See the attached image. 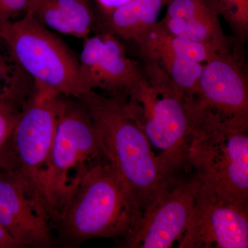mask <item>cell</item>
Segmentation results:
<instances>
[{
    "label": "cell",
    "mask_w": 248,
    "mask_h": 248,
    "mask_svg": "<svg viewBox=\"0 0 248 248\" xmlns=\"http://www.w3.org/2000/svg\"><path fill=\"white\" fill-rule=\"evenodd\" d=\"M133 42L138 45L141 55L152 53H169L203 64L221 53L208 46L171 33L161 22L148 28Z\"/></svg>",
    "instance_id": "5bb4252c"
},
{
    "label": "cell",
    "mask_w": 248,
    "mask_h": 248,
    "mask_svg": "<svg viewBox=\"0 0 248 248\" xmlns=\"http://www.w3.org/2000/svg\"><path fill=\"white\" fill-rule=\"evenodd\" d=\"M20 248V244L0 225V248Z\"/></svg>",
    "instance_id": "603a6c76"
},
{
    "label": "cell",
    "mask_w": 248,
    "mask_h": 248,
    "mask_svg": "<svg viewBox=\"0 0 248 248\" xmlns=\"http://www.w3.org/2000/svg\"><path fill=\"white\" fill-rule=\"evenodd\" d=\"M34 89L33 81L23 71L6 42L0 37V100L24 104Z\"/></svg>",
    "instance_id": "2e32d148"
},
{
    "label": "cell",
    "mask_w": 248,
    "mask_h": 248,
    "mask_svg": "<svg viewBox=\"0 0 248 248\" xmlns=\"http://www.w3.org/2000/svg\"><path fill=\"white\" fill-rule=\"evenodd\" d=\"M132 0H95L103 15L110 14Z\"/></svg>",
    "instance_id": "7402d4cb"
},
{
    "label": "cell",
    "mask_w": 248,
    "mask_h": 248,
    "mask_svg": "<svg viewBox=\"0 0 248 248\" xmlns=\"http://www.w3.org/2000/svg\"><path fill=\"white\" fill-rule=\"evenodd\" d=\"M143 211L120 174L107 159L83 177L55 218L52 228L66 246L96 238L131 234Z\"/></svg>",
    "instance_id": "7a4b0ae2"
},
{
    "label": "cell",
    "mask_w": 248,
    "mask_h": 248,
    "mask_svg": "<svg viewBox=\"0 0 248 248\" xmlns=\"http://www.w3.org/2000/svg\"><path fill=\"white\" fill-rule=\"evenodd\" d=\"M20 104L0 100V149L9 139L20 115Z\"/></svg>",
    "instance_id": "ffe728a7"
},
{
    "label": "cell",
    "mask_w": 248,
    "mask_h": 248,
    "mask_svg": "<svg viewBox=\"0 0 248 248\" xmlns=\"http://www.w3.org/2000/svg\"><path fill=\"white\" fill-rule=\"evenodd\" d=\"M35 0H0V22L14 21L27 14Z\"/></svg>",
    "instance_id": "44dd1931"
},
{
    "label": "cell",
    "mask_w": 248,
    "mask_h": 248,
    "mask_svg": "<svg viewBox=\"0 0 248 248\" xmlns=\"http://www.w3.org/2000/svg\"><path fill=\"white\" fill-rule=\"evenodd\" d=\"M216 1L220 16L224 18L240 40H246L248 33V0Z\"/></svg>",
    "instance_id": "d6986e66"
},
{
    "label": "cell",
    "mask_w": 248,
    "mask_h": 248,
    "mask_svg": "<svg viewBox=\"0 0 248 248\" xmlns=\"http://www.w3.org/2000/svg\"><path fill=\"white\" fill-rule=\"evenodd\" d=\"M195 124L248 130V82L234 50L218 54L204 64L192 102Z\"/></svg>",
    "instance_id": "ba28073f"
},
{
    "label": "cell",
    "mask_w": 248,
    "mask_h": 248,
    "mask_svg": "<svg viewBox=\"0 0 248 248\" xmlns=\"http://www.w3.org/2000/svg\"><path fill=\"white\" fill-rule=\"evenodd\" d=\"M29 11L37 22L49 30L73 36L71 26L55 0H35Z\"/></svg>",
    "instance_id": "ac0fdd59"
},
{
    "label": "cell",
    "mask_w": 248,
    "mask_h": 248,
    "mask_svg": "<svg viewBox=\"0 0 248 248\" xmlns=\"http://www.w3.org/2000/svg\"><path fill=\"white\" fill-rule=\"evenodd\" d=\"M0 225L22 248H47L55 243L53 228L22 186L0 171Z\"/></svg>",
    "instance_id": "8fae6325"
},
{
    "label": "cell",
    "mask_w": 248,
    "mask_h": 248,
    "mask_svg": "<svg viewBox=\"0 0 248 248\" xmlns=\"http://www.w3.org/2000/svg\"><path fill=\"white\" fill-rule=\"evenodd\" d=\"M179 248H248V203L218 197L200 185Z\"/></svg>",
    "instance_id": "30bf717a"
},
{
    "label": "cell",
    "mask_w": 248,
    "mask_h": 248,
    "mask_svg": "<svg viewBox=\"0 0 248 248\" xmlns=\"http://www.w3.org/2000/svg\"><path fill=\"white\" fill-rule=\"evenodd\" d=\"M60 94L35 86L12 133L0 149V171L17 181L48 220L45 182L53 145Z\"/></svg>",
    "instance_id": "277c9868"
},
{
    "label": "cell",
    "mask_w": 248,
    "mask_h": 248,
    "mask_svg": "<svg viewBox=\"0 0 248 248\" xmlns=\"http://www.w3.org/2000/svg\"><path fill=\"white\" fill-rule=\"evenodd\" d=\"M79 99L97 129L108 161L143 213L177 176L171 177L165 170L125 97L91 91Z\"/></svg>",
    "instance_id": "6da1fadb"
},
{
    "label": "cell",
    "mask_w": 248,
    "mask_h": 248,
    "mask_svg": "<svg viewBox=\"0 0 248 248\" xmlns=\"http://www.w3.org/2000/svg\"><path fill=\"white\" fill-rule=\"evenodd\" d=\"M0 37L35 86L77 99L89 92L80 79L78 58L29 10L16 20L0 22Z\"/></svg>",
    "instance_id": "8992f818"
},
{
    "label": "cell",
    "mask_w": 248,
    "mask_h": 248,
    "mask_svg": "<svg viewBox=\"0 0 248 248\" xmlns=\"http://www.w3.org/2000/svg\"><path fill=\"white\" fill-rule=\"evenodd\" d=\"M144 79V73L128 58L120 38L108 31L102 32L91 90L102 89L111 96L127 97Z\"/></svg>",
    "instance_id": "4fadbf2b"
},
{
    "label": "cell",
    "mask_w": 248,
    "mask_h": 248,
    "mask_svg": "<svg viewBox=\"0 0 248 248\" xmlns=\"http://www.w3.org/2000/svg\"><path fill=\"white\" fill-rule=\"evenodd\" d=\"M168 0H132L110 14L103 15L106 31L119 38L134 41L157 22Z\"/></svg>",
    "instance_id": "9a60e30c"
},
{
    "label": "cell",
    "mask_w": 248,
    "mask_h": 248,
    "mask_svg": "<svg viewBox=\"0 0 248 248\" xmlns=\"http://www.w3.org/2000/svg\"><path fill=\"white\" fill-rule=\"evenodd\" d=\"M248 130L195 125L187 167L218 197L248 203Z\"/></svg>",
    "instance_id": "52a82bcc"
},
{
    "label": "cell",
    "mask_w": 248,
    "mask_h": 248,
    "mask_svg": "<svg viewBox=\"0 0 248 248\" xmlns=\"http://www.w3.org/2000/svg\"><path fill=\"white\" fill-rule=\"evenodd\" d=\"M71 26L73 37H89L94 25V16L89 0H55Z\"/></svg>",
    "instance_id": "e0dca14e"
},
{
    "label": "cell",
    "mask_w": 248,
    "mask_h": 248,
    "mask_svg": "<svg viewBox=\"0 0 248 248\" xmlns=\"http://www.w3.org/2000/svg\"><path fill=\"white\" fill-rule=\"evenodd\" d=\"M145 64V79L128 94L127 103L165 170L175 177L187 169L195 128L192 102L177 92L159 67Z\"/></svg>",
    "instance_id": "3957f363"
},
{
    "label": "cell",
    "mask_w": 248,
    "mask_h": 248,
    "mask_svg": "<svg viewBox=\"0 0 248 248\" xmlns=\"http://www.w3.org/2000/svg\"><path fill=\"white\" fill-rule=\"evenodd\" d=\"M105 159L100 136L84 104L79 99L60 94L45 182L46 203L51 227L83 177Z\"/></svg>",
    "instance_id": "5b68a950"
},
{
    "label": "cell",
    "mask_w": 248,
    "mask_h": 248,
    "mask_svg": "<svg viewBox=\"0 0 248 248\" xmlns=\"http://www.w3.org/2000/svg\"><path fill=\"white\" fill-rule=\"evenodd\" d=\"M199 182L195 174L177 176L143 212L136 229L124 240L130 248H170L182 237L195 205Z\"/></svg>",
    "instance_id": "9c48e42d"
},
{
    "label": "cell",
    "mask_w": 248,
    "mask_h": 248,
    "mask_svg": "<svg viewBox=\"0 0 248 248\" xmlns=\"http://www.w3.org/2000/svg\"><path fill=\"white\" fill-rule=\"evenodd\" d=\"M166 6V14L160 22L171 33L221 53L231 50L216 0H168Z\"/></svg>",
    "instance_id": "7c38bea8"
}]
</instances>
